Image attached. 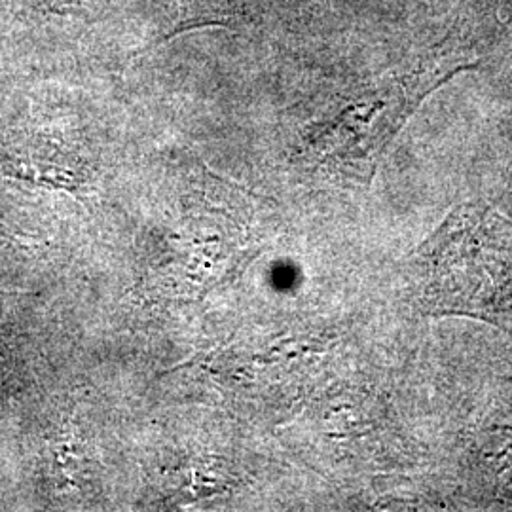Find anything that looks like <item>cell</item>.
<instances>
[{"label":"cell","mask_w":512,"mask_h":512,"mask_svg":"<svg viewBox=\"0 0 512 512\" xmlns=\"http://www.w3.org/2000/svg\"><path fill=\"white\" fill-rule=\"evenodd\" d=\"M421 310L501 325L512 310V222L486 205L450 213L410 260Z\"/></svg>","instance_id":"1"},{"label":"cell","mask_w":512,"mask_h":512,"mask_svg":"<svg viewBox=\"0 0 512 512\" xmlns=\"http://www.w3.org/2000/svg\"><path fill=\"white\" fill-rule=\"evenodd\" d=\"M475 65L465 55L435 52L403 73L385 76L321 129L315 147L325 160L355 167L370 179L385 148L423 99Z\"/></svg>","instance_id":"2"}]
</instances>
